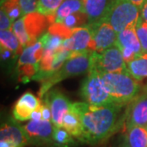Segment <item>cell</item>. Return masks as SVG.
<instances>
[{
  "label": "cell",
  "instance_id": "1",
  "mask_svg": "<svg viewBox=\"0 0 147 147\" xmlns=\"http://www.w3.org/2000/svg\"><path fill=\"white\" fill-rule=\"evenodd\" d=\"M123 106L117 103L106 105L72 103L70 110L79 115L82 123L83 136L80 142L96 144L110 137L125 122V115L120 117Z\"/></svg>",
  "mask_w": 147,
  "mask_h": 147
},
{
  "label": "cell",
  "instance_id": "2",
  "mask_svg": "<svg viewBox=\"0 0 147 147\" xmlns=\"http://www.w3.org/2000/svg\"><path fill=\"white\" fill-rule=\"evenodd\" d=\"M100 76L105 88L117 104L127 105L142 92L141 81L128 71L101 74Z\"/></svg>",
  "mask_w": 147,
  "mask_h": 147
},
{
  "label": "cell",
  "instance_id": "3",
  "mask_svg": "<svg viewBox=\"0 0 147 147\" xmlns=\"http://www.w3.org/2000/svg\"><path fill=\"white\" fill-rule=\"evenodd\" d=\"M92 52H83L78 53L74 57L69 58L62 65L61 68L49 76L46 79L42 80V85L38 92V96L43 97L49 90L55 84L64 79L79 76L80 74L89 72L91 66V55Z\"/></svg>",
  "mask_w": 147,
  "mask_h": 147
},
{
  "label": "cell",
  "instance_id": "4",
  "mask_svg": "<svg viewBox=\"0 0 147 147\" xmlns=\"http://www.w3.org/2000/svg\"><path fill=\"white\" fill-rule=\"evenodd\" d=\"M140 16L141 9L129 0H115L105 21L119 34L128 27L136 26Z\"/></svg>",
  "mask_w": 147,
  "mask_h": 147
},
{
  "label": "cell",
  "instance_id": "5",
  "mask_svg": "<svg viewBox=\"0 0 147 147\" xmlns=\"http://www.w3.org/2000/svg\"><path fill=\"white\" fill-rule=\"evenodd\" d=\"M89 71H96L101 74L105 73L127 72V69L120 49L116 45H114L102 53H92Z\"/></svg>",
  "mask_w": 147,
  "mask_h": 147
},
{
  "label": "cell",
  "instance_id": "6",
  "mask_svg": "<svg viewBox=\"0 0 147 147\" xmlns=\"http://www.w3.org/2000/svg\"><path fill=\"white\" fill-rule=\"evenodd\" d=\"M81 96L87 103L92 105H106L116 103L105 88L101 76L96 71H89L83 81Z\"/></svg>",
  "mask_w": 147,
  "mask_h": 147
},
{
  "label": "cell",
  "instance_id": "7",
  "mask_svg": "<svg viewBox=\"0 0 147 147\" xmlns=\"http://www.w3.org/2000/svg\"><path fill=\"white\" fill-rule=\"evenodd\" d=\"M115 45L120 49L126 64L143 54L142 45L136 32V26H130L119 32Z\"/></svg>",
  "mask_w": 147,
  "mask_h": 147
},
{
  "label": "cell",
  "instance_id": "8",
  "mask_svg": "<svg viewBox=\"0 0 147 147\" xmlns=\"http://www.w3.org/2000/svg\"><path fill=\"white\" fill-rule=\"evenodd\" d=\"M63 47L72 52H96L92 32L89 25L72 29L71 35L64 40Z\"/></svg>",
  "mask_w": 147,
  "mask_h": 147
},
{
  "label": "cell",
  "instance_id": "9",
  "mask_svg": "<svg viewBox=\"0 0 147 147\" xmlns=\"http://www.w3.org/2000/svg\"><path fill=\"white\" fill-rule=\"evenodd\" d=\"M126 128L132 126L147 127V87L128 104L125 114Z\"/></svg>",
  "mask_w": 147,
  "mask_h": 147
},
{
  "label": "cell",
  "instance_id": "10",
  "mask_svg": "<svg viewBox=\"0 0 147 147\" xmlns=\"http://www.w3.org/2000/svg\"><path fill=\"white\" fill-rule=\"evenodd\" d=\"M52 121L30 120L22 126L28 142L34 145H44L53 142L54 125Z\"/></svg>",
  "mask_w": 147,
  "mask_h": 147
},
{
  "label": "cell",
  "instance_id": "11",
  "mask_svg": "<svg viewBox=\"0 0 147 147\" xmlns=\"http://www.w3.org/2000/svg\"><path fill=\"white\" fill-rule=\"evenodd\" d=\"M44 102L49 105L52 112V123L56 127H62L65 115L70 110V101L61 91L53 89L44 95Z\"/></svg>",
  "mask_w": 147,
  "mask_h": 147
},
{
  "label": "cell",
  "instance_id": "12",
  "mask_svg": "<svg viewBox=\"0 0 147 147\" xmlns=\"http://www.w3.org/2000/svg\"><path fill=\"white\" fill-rule=\"evenodd\" d=\"M89 26L92 32V38L96 53H102L115 45L118 33L108 21H101Z\"/></svg>",
  "mask_w": 147,
  "mask_h": 147
},
{
  "label": "cell",
  "instance_id": "13",
  "mask_svg": "<svg viewBox=\"0 0 147 147\" xmlns=\"http://www.w3.org/2000/svg\"><path fill=\"white\" fill-rule=\"evenodd\" d=\"M115 0H84V10L88 25L105 21Z\"/></svg>",
  "mask_w": 147,
  "mask_h": 147
},
{
  "label": "cell",
  "instance_id": "14",
  "mask_svg": "<svg viewBox=\"0 0 147 147\" xmlns=\"http://www.w3.org/2000/svg\"><path fill=\"white\" fill-rule=\"evenodd\" d=\"M41 105V101L32 92H27L17 100L12 114L17 121H26L30 119L32 112Z\"/></svg>",
  "mask_w": 147,
  "mask_h": 147
},
{
  "label": "cell",
  "instance_id": "15",
  "mask_svg": "<svg viewBox=\"0 0 147 147\" xmlns=\"http://www.w3.org/2000/svg\"><path fill=\"white\" fill-rule=\"evenodd\" d=\"M0 138L1 141L10 142L15 147H25L29 143L22 126L13 120L2 125Z\"/></svg>",
  "mask_w": 147,
  "mask_h": 147
},
{
  "label": "cell",
  "instance_id": "16",
  "mask_svg": "<svg viewBox=\"0 0 147 147\" xmlns=\"http://www.w3.org/2000/svg\"><path fill=\"white\" fill-rule=\"evenodd\" d=\"M85 12L84 1L83 0H65L54 14L55 23H62L67 17L74 13Z\"/></svg>",
  "mask_w": 147,
  "mask_h": 147
},
{
  "label": "cell",
  "instance_id": "17",
  "mask_svg": "<svg viewBox=\"0 0 147 147\" xmlns=\"http://www.w3.org/2000/svg\"><path fill=\"white\" fill-rule=\"evenodd\" d=\"M44 48L39 40L24 49L18 61V67L27 64L40 63L43 55Z\"/></svg>",
  "mask_w": 147,
  "mask_h": 147
},
{
  "label": "cell",
  "instance_id": "18",
  "mask_svg": "<svg viewBox=\"0 0 147 147\" xmlns=\"http://www.w3.org/2000/svg\"><path fill=\"white\" fill-rule=\"evenodd\" d=\"M125 141L131 147H147V127L132 126L127 128Z\"/></svg>",
  "mask_w": 147,
  "mask_h": 147
},
{
  "label": "cell",
  "instance_id": "19",
  "mask_svg": "<svg viewBox=\"0 0 147 147\" xmlns=\"http://www.w3.org/2000/svg\"><path fill=\"white\" fill-rule=\"evenodd\" d=\"M127 69L132 77L139 81L147 78V53H143L127 64Z\"/></svg>",
  "mask_w": 147,
  "mask_h": 147
},
{
  "label": "cell",
  "instance_id": "20",
  "mask_svg": "<svg viewBox=\"0 0 147 147\" xmlns=\"http://www.w3.org/2000/svg\"><path fill=\"white\" fill-rule=\"evenodd\" d=\"M62 127L73 136L77 138L79 141H81L83 136L82 123L79 115L74 112L73 110H69L65 115L63 119Z\"/></svg>",
  "mask_w": 147,
  "mask_h": 147
},
{
  "label": "cell",
  "instance_id": "21",
  "mask_svg": "<svg viewBox=\"0 0 147 147\" xmlns=\"http://www.w3.org/2000/svg\"><path fill=\"white\" fill-rule=\"evenodd\" d=\"M38 13L35 14L34 12L28 14L26 16H23L25 20V25L26 30L29 34V35L32 38V40H34L36 36V31L38 30L39 32L43 31V25L45 23V18L43 17V15ZM32 40L30 42H32ZM32 45V42H30Z\"/></svg>",
  "mask_w": 147,
  "mask_h": 147
},
{
  "label": "cell",
  "instance_id": "22",
  "mask_svg": "<svg viewBox=\"0 0 147 147\" xmlns=\"http://www.w3.org/2000/svg\"><path fill=\"white\" fill-rule=\"evenodd\" d=\"M0 42L1 47L10 50L13 53L18 54L17 51L20 48H23L21 46L18 38L15 35L12 30H6L0 31Z\"/></svg>",
  "mask_w": 147,
  "mask_h": 147
},
{
  "label": "cell",
  "instance_id": "23",
  "mask_svg": "<svg viewBox=\"0 0 147 147\" xmlns=\"http://www.w3.org/2000/svg\"><path fill=\"white\" fill-rule=\"evenodd\" d=\"M73 136L63 127L54 126L53 140L56 147H70L74 145Z\"/></svg>",
  "mask_w": 147,
  "mask_h": 147
},
{
  "label": "cell",
  "instance_id": "24",
  "mask_svg": "<svg viewBox=\"0 0 147 147\" xmlns=\"http://www.w3.org/2000/svg\"><path fill=\"white\" fill-rule=\"evenodd\" d=\"M11 30L14 32L16 38H18L21 47H25L28 44H30L31 38L26 30V25H25V20H24L23 16L20 19L16 20L13 23Z\"/></svg>",
  "mask_w": 147,
  "mask_h": 147
},
{
  "label": "cell",
  "instance_id": "25",
  "mask_svg": "<svg viewBox=\"0 0 147 147\" xmlns=\"http://www.w3.org/2000/svg\"><path fill=\"white\" fill-rule=\"evenodd\" d=\"M65 0H38L37 11L43 16L54 15Z\"/></svg>",
  "mask_w": 147,
  "mask_h": 147
},
{
  "label": "cell",
  "instance_id": "26",
  "mask_svg": "<svg viewBox=\"0 0 147 147\" xmlns=\"http://www.w3.org/2000/svg\"><path fill=\"white\" fill-rule=\"evenodd\" d=\"M39 41L42 42L44 50L57 51L58 48H60L63 45L64 39L60 35L53 34L48 32L40 38Z\"/></svg>",
  "mask_w": 147,
  "mask_h": 147
},
{
  "label": "cell",
  "instance_id": "27",
  "mask_svg": "<svg viewBox=\"0 0 147 147\" xmlns=\"http://www.w3.org/2000/svg\"><path fill=\"white\" fill-rule=\"evenodd\" d=\"M1 7H3L7 13L11 20L15 22L20 16H23L20 3L12 0H1Z\"/></svg>",
  "mask_w": 147,
  "mask_h": 147
},
{
  "label": "cell",
  "instance_id": "28",
  "mask_svg": "<svg viewBox=\"0 0 147 147\" xmlns=\"http://www.w3.org/2000/svg\"><path fill=\"white\" fill-rule=\"evenodd\" d=\"M136 32L142 45L143 53H147V22L141 16L136 26Z\"/></svg>",
  "mask_w": 147,
  "mask_h": 147
},
{
  "label": "cell",
  "instance_id": "29",
  "mask_svg": "<svg viewBox=\"0 0 147 147\" xmlns=\"http://www.w3.org/2000/svg\"><path fill=\"white\" fill-rule=\"evenodd\" d=\"M38 1V0H19L23 16L37 11Z\"/></svg>",
  "mask_w": 147,
  "mask_h": 147
},
{
  "label": "cell",
  "instance_id": "30",
  "mask_svg": "<svg viewBox=\"0 0 147 147\" xmlns=\"http://www.w3.org/2000/svg\"><path fill=\"white\" fill-rule=\"evenodd\" d=\"M0 27H1V30H11L12 29V25H13V21L11 20V18L8 16L7 13L6 12V11L1 7L0 10Z\"/></svg>",
  "mask_w": 147,
  "mask_h": 147
},
{
  "label": "cell",
  "instance_id": "31",
  "mask_svg": "<svg viewBox=\"0 0 147 147\" xmlns=\"http://www.w3.org/2000/svg\"><path fill=\"white\" fill-rule=\"evenodd\" d=\"M80 13L81 12H78V13H74V14L67 16L61 24H63L64 26H65L66 27H68L69 29H71V30L75 28V26L77 25H79V23H82L79 21V15Z\"/></svg>",
  "mask_w": 147,
  "mask_h": 147
},
{
  "label": "cell",
  "instance_id": "32",
  "mask_svg": "<svg viewBox=\"0 0 147 147\" xmlns=\"http://www.w3.org/2000/svg\"><path fill=\"white\" fill-rule=\"evenodd\" d=\"M41 111H42V119L46 121H52V112L49 105L46 102H41Z\"/></svg>",
  "mask_w": 147,
  "mask_h": 147
},
{
  "label": "cell",
  "instance_id": "33",
  "mask_svg": "<svg viewBox=\"0 0 147 147\" xmlns=\"http://www.w3.org/2000/svg\"><path fill=\"white\" fill-rule=\"evenodd\" d=\"M12 56H17V54L11 52L10 50H7L6 48L1 47V57H2V60H3L5 61H8L12 57Z\"/></svg>",
  "mask_w": 147,
  "mask_h": 147
},
{
  "label": "cell",
  "instance_id": "34",
  "mask_svg": "<svg viewBox=\"0 0 147 147\" xmlns=\"http://www.w3.org/2000/svg\"><path fill=\"white\" fill-rule=\"evenodd\" d=\"M30 120H34V121L43 120V119H42V111H41V107H40V106H39L38 108H37L36 110H34L33 112H32L31 116H30Z\"/></svg>",
  "mask_w": 147,
  "mask_h": 147
},
{
  "label": "cell",
  "instance_id": "35",
  "mask_svg": "<svg viewBox=\"0 0 147 147\" xmlns=\"http://www.w3.org/2000/svg\"><path fill=\"white\" fill-rule=\"evenodd\" d=\"M141 17L147 22V0L141 10Z\"/></svg>",
  "mask_w": 147,
  "mask_h": 147
},
{
  "label": "cell",
  "instance_id": "36",
  "mask_svg": "<svg viewBox=\"0 0 147 147\" xmlns=\"http://www.w3.org/2000/svg\"><path fill=\"white\" fill-rule=\"evenodd\" d=\"M129 1L133 4H135L137 7H138L141 10H142V7L145 4V3L146 2V0H129Z\"/></svg>",
  "mask_w": 147,
  "mask_h": 147
},
{
  "label": "cell",
  "instance_id": "37",
  "mask_svg": "<svg viewBox=\"0 0 147 147\" xmlns=\"http://www.w3.org/2000/svg\"><path fill=\"white\" fill-rule=\"evenodd\" d=\"M0 147H15L11 143L6 141H0Z\"/></svg>",
  "mask_w": 147,
  "mask_h": 147
},
{
  "label": "cell",
  "instance_id": "38",
  "mask_svg": "<svg viewBox=\"0 0 147 147\" xmlns=\"http://www.w3.org/2000/svg\"><path fill=\"white\" fill-rule=\"evenodd\" d=\"M123 147H131V146H130L127 144V142L125 141V142H124V143H123Z\"/></svg>",
  "mask_w": 147,
  "mask_h": 147
},
{
  "label": "cell",
  "instance_id": "39",
  "mask_svg": "<svg viewBox=\"0 0 147 147\" xmlns=\"http://www.w3.org/2000/svg\"><path fill=\"white\" fill-rule=\"evenodd\" d=\"M83 1H84V0H83Z\"/></svg>",
  "mask_w": 147,
  "mask_h": 147
},
{
  "label": "cell",
  "instance_id": "40",
  "mask_svg": "<svg viewBox=\"0 0 147 147\" xmlns=\"http://www.w3.org/2000/svg\"></svg>",
  "mask_w": 147,
  "mask_h": 147
}]
</instances>
